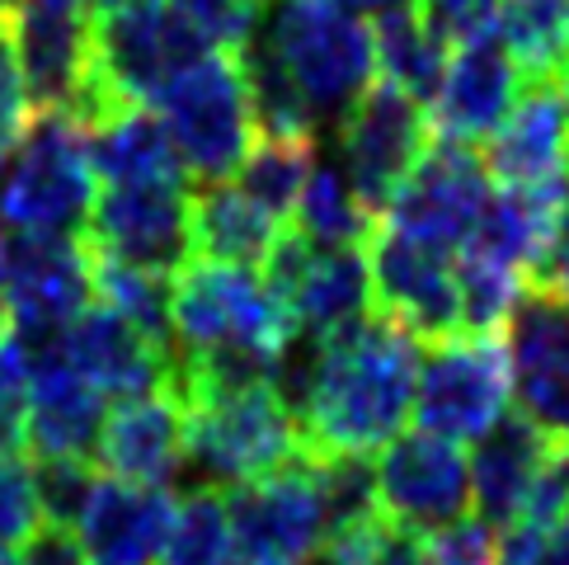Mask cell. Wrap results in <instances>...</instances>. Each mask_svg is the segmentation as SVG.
I'll list each match as a JSON object with an SVG mask.
<instances>
[{"label":"cell","mask_w":569,"mask_h":565,"mask_svg":"<svg viewBox=\"0 0 569 565\" xmlns=\"http://www.w3.org/2000/svg\"><path fill=\"white\" fill-rule=\"evenodd\" d=\"M236 67H240V80H246L254 128L263 137H316V118H311L307 95L297 90L288 67L278 62L269 33L254 29L246 43L236 48Z\"/></svg>","instance_id":"cell-31"},{"label":"cell","mask_w":569,"mask_h":565,"mask_svg":"<svg viewBox=\"0 0 569 565\" xmlns=\"http://www.w3.org/2000/svg\"><path fill=\"white\" fill-rule=\"evenodd\" d=\"M368 269H372V301L381 316L419 339V345H438V339L461 335V297H457V269L452 259L438 250H423L415 240L377 231L368 240Z\"/></svg>","instance_id":"cell-17"},{"label":"cell","mask_w":569,"mask_h":565,"mask_svg":"<svg viewBox=\"0 0 569 565\" xmlns=\"http://www.w3.org/2000/svg\"><path fill=\"white\" fill-rule=\"evenodd\" d=\"M480 160L499 189H569V90L560 80H527Z\"/></svg>","instance_id":"cell-18"},{"label":"cell","mask_w":569,"mask_h":565,"mask_svg":"<svg viewBox=\"0 0 569 565\" xmlns=\"http://www.w3.org/2000/svg\"><path fill=\"white\" fill-rule=\"evenodd\" d=\"M14 565H90L86 547L76 542V533L38 523V528L19 542V561Z\"/></svg>","instance_id":"cell-45"},{"label":"cell","mask_w":569,"mask_h":565,"mask_svg":"<svg viewBox=\"0 0 569 565\" xmlns=\"http://www.w3.org/2000/svg\"><path fill=\"white\" fill-rule=\"evenodd\" d=\"M377 509L386 523L419 537L471 518V462L461 443L438 434H396L377 457Z\"/></svg>","instance_id":"cell-12"},{"label":"cell","mask_w":569,"mask_h":565,"mask_svg":"<svg viewBox=\"0 0 569 565\" xmlns=\"http://www.w3.org/2000/svg\"><path fill=\"white\" fill-rule=\"evenodd\" d=\"M57 345H62V358L104 400L170 391V358L160 354L132 320L109 311L104 301H90V307L57 335Z\"/></svg>","instance_id":"cell-21"},{"label":"cell","mask_w":569,"mask_h":565,"mask_svg":"<svg viewBox=\"0 0 569 565\" xmlns=\"http://www.w3.org/2000/svg\"><path fill=\"white\" fill-rule=\"evenodd\" d=\"M94 6H99V10H104V6H128V0H94Z\"/></svg>","instance_id":"cell-50"},{"label":"cell","mask_w":569,"mask_h":565,"mask_svg":"<svg viewBox=\"0 0 569 565\" xmlns=\"http://www.w3.org/2000/svg\"><path fill=\"white\" fill-rule=\"evenodd\" d=\"M212 48L179 14L170 0H128V6L94 10V48H90V86L113 109L156 105V95L179 71L202 62Z\"/></svg>","instance_id":"cell-4"},{"label":"cell","mask_w":569,"mask_h":565,"mask_svg":"<svg viewBox=\"0 0 569 565\" xmlns=\"http://www.w3.org/2000/svg\"><path fill=\"white\" fill-rule=\"evenodd\" d=\"M90 282H94V301H104L109 311L132 320V326L147 335L151 345L170 358V368H174V320H170L174 278L137 269V265H123V259H109V255L90 250Z\"/></svg>","instance_id":"cell-30"},{"label":"cell","mask_w":569,"mask_h":565,"mask_svg":"<svg viewBox=\"0 0 569 565\" xmlns=\"http://www.w3.org/2000/svg\"><path fill=\"white\" fill-rule=\"evenodd\" d=\"M282 301L292 311V326L311 335H330V330L353 326L362 316H372L377 301H372L368 246H343V250L316 246L307 269L297 274V282Z\"/></svg>","instance_id":"cell-26"},{"label":"cell","mask_w":569,"mask_h":565,"mask_svg":"<svg viewBox=\"0 0 569 565\" xmlns=\"http://www.w3.org/2000/svg\"><path fill=\"white\" fill-rule=\"evenodd\" d=\"M335 6H343V10H353V14H362V10H372V14H381V10L410 6V0H335Z\"/></svg>","instance_id":"cell-49"},{"label":"cell","mask_w":569,"mask_h":565,"mask_svg":"<svg viewBox=\"0 0 569 565\" xmlns=\"http://www.w3.org/2000/svg\"><path fill=\"white\" fill-rule=\"evenodd\" d=\"M565 90H569V71H565Z\"/></svg>","instance_id":"cell-53"},{"label":"cell","mask_w":569,"mask_h":565,"mask_svg":"<svg viewBox=\"0 0 569 565\" xmlns=\"http://www.w3.org/2000/svg\"><path fill=\"white\" fill-rule=\"evenodd\" d=\"M457 297H461V335H503L508 311L522 293V278L508 274L490 259L457 255Z\"/></svg>","instance_id":"cell-37"},{"label":"cell","mask_w":569,"mask_h":565,"mask_svg":"<svg viewBox=\"0 0 569 565\" xmlns=\"http://www.w3.org/2000/svg\"><path fill=\"white\" fill-rule=\"evenodd\" d=\"M372 57H377V76L386 86L410 95L415 105H433L442 71H447V48L429 33V24L419 19L415 6H396L377 14Z\"/></svg>","instance_id":"cell-29"},{"label":"cell","mask_w":569,"mask_h":565,"mask_svg":"<svg viewBox=\"0 0 569 565\" xmlns=\"http://www.w3.org/2000/svg\"><path fill=\"white\" fill-rule=\"evenodd\" d=\"M513 373L499 335H452L423 345L415 381V419L423 434L471 443L508 410Z\"/></svg>","instance_id":"cell-8"},{"label":"cell","mask_w":569,"mask_h":565,"mask_svg":"<svg viewBox=\"0 0 569 565\" xmlns=\"http://www.w3.org/2000/svg\"><path fill=\"white\" fill-rule=\"evenodd\" d=\"M94 204V170L86 151V132L62 113H38L24 132V147L10 156L0 185V227L6 231H43L76 236L86 231Z\"/></svg>","instance_id":"cell-5"},{"label":"cell","mask_w":569,"mask_h":565,"mask_svg":"<svg viewBox=\"0 0 569 565\" xmlns=\"http://www.w3.org/2000/svg\"><path fill=\"white\" fill-rule=\"evenodd\" d=\"M485 198H490V170H485L480 151L471 141L433 137L410 179L396 189L391 208L381 212V227L423 250L457 255L476 231Z\"/></svg>","instance_id":"cell-10"},{"label":"cell","mask_w":569,"mask_h":565,"mask_svg":"<svg viewBox=\"0 0 569 565\" xmlns=\"http://www.w3.org/2000/svg\"><path fill=\"white\" fill-rule=\"evenodd\" d=\"M278 231H282V221L254 208L240 189L208 185L193 194V259L259 269L269 259Z\"/></svg>","instance_id":"cell-28"},{"label":"cell","mask_w":569,"mask_h":565,"mask_svg":"<svg viewBox=\"0 0 569 565\" xmlns=\"http://www.w3.org/2000/svg\"><path fill=\"white\" fill-rule=\"evenodd\" d=\"M38 499H33V472L24 457H0V552L19 547L38 528Z\"/></svg>","instance_id":"cell-42"},{"label":"cell","mask_w":569,"mask_h":565,"mask_svg":"<svg viewBox=\"0 0 569 565\" xmlns=\"http://www.w3.org/2000/svg\"><path fill=\"white\" fill-rule=\"evenodd\" d=\"M151 109L170 132L184 179H198V189L227 185L246 166L254 147V113L236 52H208L189 71H179Z\"/></svg>","instance_id":"cell-3"},{"label":"cell","mask_w":569,"mask_h":565,"mask_svg":"<svg viewBox=\"0 0 569 565\" xmlns=\"http://www.w3.org/2000/svg\"><path fill=\"white\" fill-rule=\"evenodd\" d=\"M33 99L24 86V71H19V52H14V38L10 24L0 14V147L14 151V141H24V132L33 128Z\"/></svg>","instance_id":"cell-43"},{"label":"cell","mask_w":569,"mask_h":565,"mask_svg":"<svg viewBox=\"0 0 569 565\" xmlns=\"http://www.w3.org/2000/svg\"><path fill=\"white\" fill-rule=\"evenodd\" d=\"M99 467L132 486L166 490L189 467V415L170 391L118 400L94 443Z\"/></svg>","instance_id":"cell-20"},{"label":"cell","mask_w":569,"mask_h":565,"mask_svg":"<svg viewBox=\"0 0 569 565\" xmlns=\"http://www.w3.org/2000/svg\"><path fill=\"white\" fill-rule=\"evenodd\" d=\"M522 71L508 57L503 43L485 38V43L461 48L442 71V86L433 95V137H452V141H490L503 118L513 113L518 95H522Z\"/></svg>","instance_id":"cell-23"},{"label":"cell","mask_w":569,"mask_h":565,"mask_svg":"<svg viewBox=\"0 0 569 565\" xmlns=\"http://www.w3.org/2000/svg\"><path fill=\"white\" fill-rule=\"evenodd\" d=\"M499 43L522 80H560L569 71V0H503Z\"/></svg>","instance_id":"cell-32"},{"label":"cell","mask_w":569,"mask_h":565,"mask_svg":"<svg viewBox=\"0 0 569 565\" xmlns=\"http://www.w3.org/2000/svg\"><path fill=\"white\" fill-rule=\"evenodd\" d=\"M94 10V0H14L6 10L33 113H67L71 99L86 90Z\"/></svg>","instance_id":"cell-16"},{"label":"cell","mask_w":569,"mask_h":565,"mask_svg":"<svg viewBox=\"0 0 569 565\" xmlns=\"http://www.w3.org/2000/svg\"><path fill=\"white\" fill-rule=\"evenodd\" d=\"M565 204H569V189H499L485 198L476 231L461 250L532 282L556 240Z\"/></svg>","instance_id":"cell-25"},{"label":"cell","mask_w":569,"mask_h":565,"mask_svg":"<svg viewBox=\"0 0 569 565\" xmlns=\"http://www.w3.org/2000/svg\"><path fill=\"white\" fill-rule=\"evenodd\" d=\"M170 320H174V358L217 345L278 349L297 330L288 301L263 282L259 269L212 265V259H189L174 274Z\"/></svg>","instance_id":"cell-6"},{"label":"cell","mask_w":569,"mask_h":565,"mask_svg":"<svg viewBox=\"0 0 569 565\" xmlns=\"http://www.w3.org/2000/svg\"><path fill=\"white\" fill-rule=\"evenodd\" d=\"M189 415V462L212 486H246L263 480L307 453L292 410L273 387H250L231 396L193 400Z\"/></svg>","instance_id":"cell-7"},{"label":"cell","mask_w":569,"mask_h":565,"mask_svg":"<svg viewBox=\"0 0 569 565\" xmlns=\"http://www.w3.org/2000/svg\"><path fill=\"white\" fill-rule=\"evenodd\" d=\"M541 565H569V509L546 528V542H541Z\"/></svg>","instance_id":"cell-47"},{"label":"cell","mask_w":569,"mask_h":565,"mask_svg":"<svg viewBox=\"0 0 569 565\" xmlns=\"http://www.w3.org/2000/svg\"><path fill=\"white\" fill-rule=\"evenodd\" d=\"M292 227L325 250H343V246H368L377 231V217L358 204V194L349 185L335 160H316V170L301 189L297 208H292Z\"/></svg>","instance_id":"cell-33"},{"label":"cell","mask_w":569,"mask_h":565,"mask_svg":"<svg viewBox=\"0 0 569 565\" xmlns=\"http://www.w3.org/2000/svg\"><path fill=\"white\" fill-rule=\"evenodd\" d=\"M423 345L410 339L391 316H362L353 326L320 335L316 381L297 415L307 457L330 453H381L405 419L415 415Z\"/></svg>","instance_id":"cell-1"},{"label":"cell","mask_w":569,"mask_h":565,"mask_svg":"<svg viewBox=\"0 0 569 565\" xmlns=\"http://www.w3.org/2000/svg\"><path fill=\"white\" fill-rule=\"evenodd\" d=\"M499 339L508 349L518 410L551 438L569 443V297L522 282Z\"/></svg>","instance_id":"cell-13"},{"label":"cell","mask_w":569,"mask_h":565,"mask_svg":"<svg viewBox=\"0 0 569 565\" xmlns=\"http://www.w3.org/2000/svg\"><path fill=\"white\" fill-rule=\"evenodd\" d=\"M532 282H541V288H556L560 297H569V204L560 212L556 240H551V250H546V259H541V269H537Z\"/></svg>","instance_id":"cell-46"},{"label":"cell","mask_w":569,"mask_h":565,"mask_svg":"<svg viewBox=\"0 0 569 565\" xmlns=\"http://www.w3.org/2000/svg\"><path fill=\"white\" fill-rule=\"evenodd\" d=\"M227 518L246 565H311L325 542V514L311 476V457L301 453L292 467L263 480L231 486Z\"/></svg>","instance_id":"cell-14"},{"label":"cell","mask_w":569,"mask_h":565,"mask_svg":"<svg viewBox=\"0 0 569 565\" xmlns=\"http://www.w3.org/2000/svg\"><path fill=\"white\" fill-rule=\"evenodd\" d=\"M170 6L202 33L212 52H236L259 29V14L269 0H170Z\"/></svg>","instance_id":"cell-39"},{"label":"cell","mask_w":569,"mask_h":565,"mask_svg":"<svg viewBox=\"0 0 569 565\" xmlns=\"http://www.w3.org/2000/svg\"><path fill=\"white\" fill-rule=\"evenodd\" d=\"M24 419H29V363L10 330H0V457H14L24 448Z\"/></svg>","instance_id":"cell-41"},{"label":"cell","mask_w":569,"mask_h":565,"mask_svg":"<svg viewBox=\"0 0 569 565\" xmlns=\"http://www.w3.org/2000/svg\"><path fill=\"white\" fill-rule=\"evenodd\" d=\"M503 0H419V19L442 48H471L495 38Z\"/></svg>","instance_id":"cell-40"},{"label":"cell","mask_w":569,"mask_h":565,"mask_svg":"<svg viewBox=\"0 0 569 565\" xmlns=\"http://www.w3.org/2000/svg\"><path fill=\"white\" fill-rule=\"evenodd\" d=\"M160 565H246L227 518V499L217 490H198L184 504H174V523Z\"/></svg>","instance_id":"cell-35"},{"label":"cell","mask_w":569,"mask_h":565,"mask_svg":"<svg viewBox=\"0 0 569 565\" xmlns=\"http://www.w3.org/2000/svg\"><path fill=\"white\" fill-rule=\"evenodd\" d=\"M311 476H316V495H320V514H325V537L381 518V509H377V457H368V453L311 457Z\"/></svg>","instance_id":"cell-36"},{"label":"cell","mask_w":569,"mask_h":565,"mask_svg":"<svg viewBox=\"0 0 569 565\" xmlns=\"http://www.w3.org/2000/svg\"><path fill=\"white\" fill-rule=\"evenodd\" d=\"M429 141H433V123L423 113V105H415L410 95H400L386 80H372L358 95V105L343 113V123H339L343 175H349L358 204L377 221L391 208L396 189L419 166V156L429 151Z\"/></svg>","instance_id":"cell-11"},{"label":"cell","mask_w":569,"mask_h":565,"mask_svg":"<svg viewBox=\"0 0 569 565\" xmlns=\"http://www.w3.org/2000/svg\"><path fill=\"white\" fill-rule=\"evenodd\" d=\"M0 565H14V561H10V556H6V552H0Z\"/></svg>","instance_id":"cell-52"},{"label":"cell","mask_w":569,"mask_h":565,"mask_svg":"<svg viewBox=\"0 0 569 565\" xmlns=\"http://www.w3.org/2000/svg\"><path fill=\"white\" fill-rule=\"evenodd\" d=\"M29 363V419L24 443L38 457H94L109 400L62 358L57 335L19 339Z\"/></svg>","instance_id":"cell-19"},{"label":"cell","mask_w":569,"mask_h":565,"mask_svg":"<svg viewBox=\"0 0 569 565\" xmlns=\"http://www.w3.org/2000/svg\"><path fill=\"white\" fill-rule=\"evenodd\" d=\"M189 179L104 185L86 217V246L123 265L174 278L193 259V194Z\"/></svg>","instance_id":"cell-9"},{"label":"cell","mask_w":569,"mask_h":565,"mask_svg":"<svg viewBox=\"0 0 569 565\" xmlns=\"http://www.w3.org/2000/svg\"><path fill=\"white\" fill-rule=\"evenodd\" d=\"M311 170H316V137H259L246 156V166L236 170L240 179L236 189L254 208H263L273 221L288 227Z\"/></svg>","instance_id":"cell-34"},{"label":"cell","mask_w":569,"mask_h":565,"mask_svg":"<svg viewBox=\"0 0 569 565\" xmlns=\"http://www.w3.org/2000/svg\"><path fill=\"white\" fill-rule=\"evenodd\" d=\"M33 499H38V518L52 528H76L86 504L94 495V467L90 457H38L33 462Z\"/></svg>","instance_id":"cell-38"},{"label":"cell","mask_w":569,"mask_h":565,"mask_svg":"<svg viewBox=\"0 0 569 565\" xmlns=\"http://www.w3.org/2000/svg\"><path fill=\"white\" fill-rule=\"evenodd\" d=\"M0 330H10V259H6V231H0Z\"/></svg>","instance_id":"cell-48"},{"label":"cell","mask_w":569,"mask_h":565,"mask_svg":"<svg viewBox=\"0 0 569 565\" xmlns=\"http://www.w3.org/2000/svg\"><path fill=\"white\" fill-rule=\"evenodd\" d=\"M269 43L278 62L288 67L297 90L307 95L316 128L343 123L358 95L372 86V24L362 14L330 6V0H269Z\"/></svg>","instance_id":"cell-2"},{"label":"cell","mask_w":569,"mask_h":565,"mask_svg":"<svg viewBox=\"0 0 569 565\" xmlns=\"http://www.w3.org/2000/svg\"><path fill=\"white\" fill-rule=\"evenodd\" d=\"M90 170L104 185H147V179H184L166 123L151 105H132L86 132Z\"/></svg>","instance_id":"cell-27"},{"label":"cell","mask_w":569,"mask_h":565,"mask_svg":"<svg viewBox=\"0 0 569 565\" xmlns=\"http://www.w3.org/2000/svg\"><path fill=\"white\" fill-rule=\"evenodd\" d=\"M560 448V438H551L537 419H527L522 410H503L490 429L476 438L471 462V509L480 523H490L495 533H503L508 523H518L527 495H532L537 476L546 472V462Z\"/></svg>","instance_id":"cell-22"},{"label":"cell","mask_w":569,"mask_h":565,"mask_svg":"<svg viewBox=\"0 0 569 565\" xmlns=\"http://www.w3.org/2000/svg\"><path fill=\"white\" fill-rule=\"evenodd\" d=\"M6 259H10V335L14 339L62 335L94 301L90 246L80 236L6 231Z\"/></svg>","instance_id":"cell-15"},{"label":"cell","mask_w":569,"mask_h":565,"mask_svg":"<svg viewBox=\"0 0 569 565\" xmlns=\"http://www.w3.org/2000/svg\"><path fill=\"white\" fill-rule=\"evenodd\" d=\"M10 6H14V0H0V14H6V10H10Z\"/></svg>","instance_id":"cell-51"},{"label":"cell","mask_w":569,"mask_h":565,"mask_svg":"<svg viewBox=\"0 0 569 565\" xmlns=\"http://www.w3.org/2000/svg\"><path fill=\"white\" fill-rule=\"evenodd\" d=\"M433 565H499V533L480 518H461L429 537Z\"/></svg>","instance_id":"cell-44"},{"label":"cell","mask_w":569,"mask_h":565,"mask_svg":"<svg viewBox=\"0 0 569 565\" xmlns=\"http://www.w3.org/2000/svg\"><path fill=\"white\" fill-rule=\"evenodd\" d=\"M170 523L174 499L166 490L104 476L94 480V495L76 523V542L86 547L90 565H156L166 556Z\"/></svg>","instance_id":"cell-24"}]
</instances>
